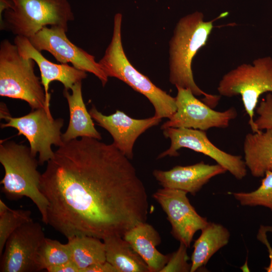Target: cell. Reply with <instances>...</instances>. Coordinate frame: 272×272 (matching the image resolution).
<instances>
[{
    "label": "cell",
    "instance_id": "obj_16",
    "mask_svg": "<svg viewBox=\"0 0 272 272\" xmlns=\"http://www.w3.org/2000/svg\"><path fill=\"white\" fill-rule=\"evenodd\" d=\"M227 170L218 164L203 161L188 166H176L168 171L154 170L153 175L163 187L184 191L195 195L213 177Z\"/></svg>",
    "mask_w": 272,
    "mask_h": 272
},
{
    "label": "cell",
    "instance_id": "obj_18",
    "mask_svg": "<svg viewBox=\"0 0 272 272\" xmlns=\"http://www.w3.org/2000/svg\"><path fill=\"white\" fill-rule=\"evenodd\" d=\"M72 94L64 89L63 95L69 108L70 120L67 129L62 134L64 142L79 137H89L101 140V134L95 128L92 118L87 110L82 92V81L75 84L71 89Z\"/></svg>",
    "mask_w": 272,
    "mask_h": 272
},
{
    "label": "cell",
    "instance_id": "obj_6",
    "mask_svg": "<svg viewBox=\"0 0 272 272\" xmlns=\"http://www.w3.org/2000/svg\"><path fill=\"white\" fill-rule=\"evenodd\" d=\"M12 6L3 13L1 30L29 38L47 25L68 30L75 19L69 0H11Z\"/></svg>",
    "mask_w": 272,
    "mask_h": 272
},
{
    "label": "cell",
    "instance_id": "obj_14",
    "mask_svg": "<svg viewBox=\"0 0 272 272\" xmlns=\"http://www.w3.org/2000/svg\"><path fill=\"white\" fill-rule=\"evenodd\" d=\"M89 112L97 124L111 135L113 144L130 160L133 157V147L138 138L162 120L155 115L146 119H134L120 110L105 115L94 105Z\"/></svg>",
    "mask_w": 272,
    "mask_h": 272
},
{
    "label": "cell",
    "instance_id": "obj_13",
    "mask_svg": "<svg viewBox=\"0 0 272 272\" xmlns=\"http://www.w3.org/2000/svg\"><path fill=\"white\" fill-rule=\"evenodd\" d=\"M187 193L181 190L163 187L158 189L153 197L166 213L172 236L189 247L195 233L201 230L209 222L197 213Z\"/></svg>",
    "mask_w": 272,
    "mask_h": 272
},
{
    "label": "cell",
    "instance_id": "obj_3",
    "mask_svg": "<svg viewBox=\"0 0 272 272\" xmlns=\"http://www.w3.org/2000/svg\"><path fill=\"white\" fill-rule=\"evenodd\" d=\"M0 162L5 170L1 181L3 193L10 200L24 196L30 198L39 210L42 222L48 225V201L41 190L38 160L30 148L13 141H1Z\"/></svg>",
    "mask_w": 272,
    "mask_h": 272
},
{
    "label": "cell",
    "instance_id": "obj_19",
    "mask_svg": "<svg viewBox=\"0 0 272 272\" xmlns=\"http://www.w3.org/2000/svg\"><path fill=\"white\" fill-rule=\"evenodd\" d=\"M247 133L244 139V162L251 175L263 177L272 171V128Z\"/></svg>",
    "mask_w": 272,
    "mask_h": 272
},
{
    "label": "cell",
    "instance_id": "obj_21",
    "mask_svg": "<svg viewBox=\"0 0 272 272\" xmlns=\"http://www.w3.org/2000/svg\"><path fill=\"white\" fill-rule=\"evenodd\" d=\"M103 240L106 260L117 272H150L146 263L123 237L112 236Z\"/></svg>",
    "mask_w": 272,
    "mask_h": 272
},
{
    "label": "cell",
    "instance_id": "obj_26",
    "mask_svg": "<svg viewBox=\"0 0 272 272\" xmlns=\"http://www.w3.org/2000/svg\"><path fill=\"white\" fill-rule=\"evenodd\" d=\"M187 247L180 242L178 249L170 254V258L161 272H187L190 271L191 263H188Z\"/></svg>",
    "mask_w": 272,
    "mask_h": 272
},
{
    "label": "cell",
    "instance_id": "obj_20",
    "mask_svg": "<svg viewBox=\"0 0 272 272\" xmlns=\"http://www.w3.org/2000/svg\"><path fill=\"white\" fill-rule=\"evenodd\" d=\"M194 241L190 272L204 266L211 257L229 242L230 234L222 225L209 222Z\"/></svg>",
    "mask_w": 272,
    "mask_h": 272
},
{
    "label": "cell",
    "instance_id": "obj_7",
    "mask_svg": "<svg viewBox=\"0 0 272 272\" xmlns=\"http://www.w3.org/2000/svg\"><path fill=\"white\" fill-rule=\"evenodd\" d=\"M217 90L221 96H241L248 124L253 132H259L253 117L259 97L272 92V57L258 58L252 63H242L231 70L223 76Z\"/></svg>",
    "mask_w": 272,
    "mask_h": 272
},
{
    "label": "cell",
    "instance_id": "obj_32",
    "mask_svg": "<svg viewBox=\"0 0 272 272\" xmlns=\"http://www.w3.org/2000/svg\"><path fill=\"white\" fill-rule=\"evenodd\" d=\"M9 208L1 199H0V215L2 214L9 210Z\"/></svg>",
    "mask_w": 272,
    "mask_h": 272
},
{
    "label": "cell",
    "instance_id": "obj_2",
    "mask_svg": "<svg viewBox=\"0 0 272 272\" xmlns=\"http://www.w3.org/2000/svg\"><path fill=\"white\" fill-rule=\"evenodd\" d=\"M226 14L211 21H205L199 12L188 14L177 22L170 41V82L176 87L190 89L195 96L203 95V102L212 108L218 105L220 96L207 93L197 86L191 64L198 51L206 45L214 21Z\"/></svg>",
    "mask_w": 272,
    "mask_h": 272
},
{
    "label": "cell",
    "instance_id": "obj_27",
    "mask_svg": "<svg viewBox=\"0 0 272 272\" xmlns=\"http://www.w3.org/2000/svg\"><path fill=\"white\" fill-rule=\"evenodd\" d=\"M255 110L259 115L254 120L257 129L262 130L272 128V94L268 93Z\"/></svg>",
    "mask_w": 272,
    "mask_h": 272
},
{
    "label": "cell",
    "instance_id": "obj_8",
    "mask_svg": "<svg viewBox=\"0 0 272 272\" xmlns=\"http://www.w3.org/2000/svg\"><path fill=\"white\" fill-rule=\"evenodd\" d=\"M1 118L6 122L1 123L2 128L13 127L29 142L32 155L38 154V162L42 165L54 155L52 145L60 147L64 144L61 129L64 124L61 118L54 119L51 113L44 108L32 109L28 114L18 117H12L4 103L1 104Z\"/></svg>",
    "mask_w": 272,
    "mask_h": 272
},
{
    "label": "cell",
    "instance_id": "obj_15",
    "mask_svg": "<svg viewBox=\"0 0 272 272\" xmlns=\"http://www.w3.org/2000/svg\"><path fill=\"white\" fill-rule=\"evenodd\" d=\"M14 44L20 55L24 58L32 59L38 65L41 80L44 88L47 106L50 108L51 95L48 92L50 83L54 81L62 83L64 89H72L76 83L86 78L87 72L78 70L67 63L56 64L47 60L31 44L29 39L24 36H16Z\"/></svg>",
    "mask_w": 272,
    "mask_h": 272
},
{
    "label": "cell",
    "instance_id": "obj_24",
    "mask_svg": "<svg viewBox=\"0 0 272 272\" xmlns=\"http://www.w3.org/2000/svg\"><path fill=\"white\" fill-rule=\"evenodd\" d=\"M236 199L243 206H262L272 212V171H267L261 184L250 192L232 193Z\"/></svg>",
    "mask_w": 272,
    "mask_h": 272
},
{
    "label": "cell",
    "instance_id": "obj_9",
    "mask_svg": "<svg viewBox=\"0 0 272 272\" xmlns=\"http://www.w3.org/2000/svg\"><path fill=\"white\" fill-rule=\"evenodd\" d=\"M176 110L161 128H187L207 130L211 128H225L237 116L234 107L218 111L195 97L189 89L176 87Z\"/></svg>",
    "mask_w": 272,
    "mask_h": 272
},
{
    "label": "cell",
    "instance_id": "obj_29",
    "mask_svg": "<svg viewBox=\"0 0 272 272\" xmlns=\"http://www.w3.org/2000/svg\"><path fill=\"white\" fill-rule=\"evenodd\" d=\"M82 272H117L116 269L107 261L91 265Z\"/></svg>",
    "mask_w": 272,
    "mask_h": 272
},
{
    "label": "cell",
    "instance_id": "obj_25",
    "mask_svg": "<svg viewBox=\"0 0 272 272\" xmlns=\"http://www.w3.org/2000/svg\"><path fill=\"white\" fill-rule=\"evenodd\" d=\"M29 210L9 209L0 215V255L10 236L24 224L32 220Z\"/></svg>",
    "mask_w": 272,
    "mask_h": 272
},
{
    "label": "cell",
    "instance_id": "obj_23",
    "mask_svg": "<svg viewBox=\"0 0 272 272\" xmlns=\"http://www.w3.org/2000/svg\"><path fill=\"white\" fill-rule=\"evenodd\" d=\"M72 260L69 244L45 238L37 254L39 271Z\"/></svg>",
    "mask_w": 272,
    "mask_h": 272
},
{
    "label": "cell",
    "instance_id": "obj_1",
    "mask_svg": "<svg viewBox=\"0 0 272 272\" xmlns=\"http://www.w3.org/2000/svg\"><path fill=\"white\" fill-rule=\"evenodd\" d=\"M129 160L113 143L97 139L64 142L41 174L48 224L67 239L103 240L147 222V192Z\"/></svg>",
    "mask_w": 272,
    "mask_h": 272
},
{
    "label": "cell",
    "instance_id": "obj_5",
    "mask_svg": "<svg viewBox=\"0 0 272 272\" xmlns=\"http://www.w3.org/2000/svg\"><path fill=\"white\" fill-rule=\"evenodd\" d=\"M35 62L22 57L17 46L8 40L0 44V96L20 99L28 103L32 109L47 105L44 88L34 71Z\"/></svg>",
    "mask_w": 272,
    "mask_h": 272
},
{
    "label": "cell",
    "instance_id": "obj_30",
    "mask_svg": "<svg viewBox=\"0 0 272 272\" xmlns=\"http://www.w3.org/2000/svg\"><path fill=\"white\" fill-rule=\"evenodd\" d=\"M46 270L48 272H80L79 268L72 260L49 267Z\"/></svg>",
    "mask_w": 272,
    "mask_h": 272
},
{
    "label": "cell",
    "instance_id": "obj_10",
    "mask_svg": "<svg viewBox=\"0 0 272 272\" xmlns=\"http://www.w3.org/2000/svg\"><path fill=\"white\" fill-rule=\"evenodd\" d=\"M163 130L164 137L170 139L171 145L168 149L158 156L157 159L167 156H178V150L182 148H188L211 158L237 179H242L246 176L247 167L242 157L229 154L217 147L208 139L206 131L173 127Z\"/></svg>",
    "mask_w": 272,
    "mask_h": 272
},
{
    "label": "cell",
    "instance_id": "obj_22",
    "mask_svg": "<svg viewBox=\"0 0 272 272\" xmlns=\"http://www.w3.org/2000/svg\"><path fill=\"white\" fill-rule=\"evenodd\" d=\"M72 260L80 269V272L86 267L106 261L105 247L101 239L87 235L69 238Z\"/></svg>",
    "mask_w": 272,
    "mask_h": 272
},
{
    "label": "cell",
    "instance_id": "obj_17",
    "mask_svg": "<svg viewBox=\"0 0 272 272\" xmlns=\"http://www.w3.org/2000/svg\"><path fill=\"white\" fill-rule=\"evenodd\" d=\"M123 238L146 263L150 272H161L167 264L170 254L165 255L158 250L156 247L161 242L160 234L147 222L132 228Z\"/></svg>",
    "mask_w": 272,
    "mask_h": 272
},
{
    "label": "cell",
    "instance_id": "obj_31",
    "mask_svg": "<svg viewBox=\"0 0 272 272\" xmlns=\"http://www.w3.org/2000/svg\"><path fill=\"white\" fill-rule=\"evenodd\" d=\"M12 6L11 0H0V23L3 20V15L4 12L11 8Z\"/></svg>",
    "mask_w": 272,
    "mask_h": 272
},
{
    "label": "cell",
    "instance_id": "obj_4",
    "mask_svg": "<svg viewBox=\"0 0 272 272\" xmlns=\"http://www.w3.org/2000/svg\"><path fill=\"white\" fill-rule=\"evenodd\" d=\"M121 22V14H116L111 41L98 62L108 77L122 81L146 96L154 107L155 116L169 119L176 112V99L155 85L129 61L122 45Z\"/></svg>",
    "mask_w": 272,
    "mask_h": 272
},
{
    "label": "cell",
    "instance_id": "obj_28",
    "mask_svg": "<svg viewBox=\"0 0 272 272\" xmlns=\"http://www.w3.org/2000/svg\"><path fill=\"white\" fill-rule=\"evenodd\" d=\"M267 232H272V227L261 225L257 234V239L264 244L267 248L270 262L269 265L264 269L267 272H272V247L267 240L266 234Z\"/></svg>",
    "mask_w": 272,
    "mask_h": 272
},
{
    "label": "cell",
    "instance_id": "obj_12",
    "mask_svg": "<svg viewBox=\"0 0 272 272\" xmlns=\"http://www.w3.org/2000/svg\"><path fill=\"white\" fill-rule=\"evenodd\" d=\"M45 238L42 226L33 220L18 228L6 242L0 271H39L37 254Z\"/></svg>",
    "mask_w": 272,
    "mask_h": 272
},
{
    "label": "cell",
    "instance_id": "obj_11",
    "mask_svg": "<svg viewBox=\"0 0 272 272\" xmlns=\"http://www.w3.org/2000/svg\"><path fill=\"white\" fill-rule=\"evenodd\" d=\"M66 31L57 26L43 27L35 35L28 38L39 51L50 53L60 63L72 64L75 68L93 74L104 86L108 81L105 75L95 57L73 44L66 35Z\"/></svg>",
    "mask_w": 272,
    "mask_h": 272
}]
</instances>
